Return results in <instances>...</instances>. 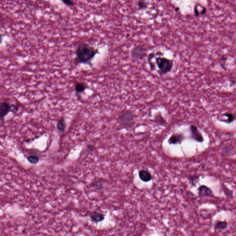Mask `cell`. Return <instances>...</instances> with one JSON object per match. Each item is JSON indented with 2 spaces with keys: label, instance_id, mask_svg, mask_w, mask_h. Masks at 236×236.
I'll list each match as a JSON object with an SVG mask.
<instances>
[{
  "label": "cell",
  "instance_id": "20",
  "mask_svg": "<svg viewBox=\"0 0 236 236\" xmlns=\"http://www.w3.org/2000/svg\"><path fill=\"white\" fill-rule=\"evenodd\" d=\"M198 179L199 178L198 177L192 176L190 178V181L192 182V184H195V180L196 181H198Z\"/></svg>",
  "mask_w": 236,
  "mask_h": 236
},
{
  "label": "cell",
  "instance_id": "24",
  "mask_svg": "<svg viewBox=\"0 0 236 236\" xmlns=\"http://www.w3.org/2000/svg\"><path fill=\"white\" fill-rule=\"evenodd\" d=\"M3 42V36L2 34H0V45Z\"/></svg>",
  "mask_w": 236,
  "mask_h": 236
},
{
  "label": "cell",
  "instance_id": "16",
  "mask_svg": "<svg viewBox=\"0 0 236 236\" xmlns=\"http://www.w3.org/2000/svg\"><path fill=\"white\" fill-rule=\"evenodd\" d=\"M227 223L225 221H218L215 224V230H224L227 227Z\"/></svg>",
  "mask_w": 236,
  "mask_h": 236
},
{
  "label": "cell",
  "instance_id": "11",
  "mask_svg": "<svg viewBox=\"0 0 236 236\" xmlns=\"http://www.w3.org/2000/svg\"><path fill=\"white\" fill-rule=\"evenodd\" d=\"M139 176L140 179L144 182H149L152 179V176L150 172L144 170L139 171Z\"/></svg>",
  "mask_w": 236,
  "mask_h": 236
},
{
  "label": "cell",
  "instance_id": "6",
  "mask_svg": "<svg viewBox=\"0 0 236 236\" xmlns=\"http://www.w3.org/2000/svg\"><path fill=\"white\" fill-rule=\"evenodd\" d=\"M190 130L191 137L193 139L199 143H202L204 141L202 134L195 125H191L190 127Z\"/></svg>",
  "mask_w": 236,
  "mask_h": 236
},
{
  "label": "cell",
  "instance_id": "8",
  "mask_svg": "<svg viewBox=\"0 0 236 236\" xmlns=\"http://www.w3.org/2000/svg\"><path fill=\"white\" fill-rule=\"evenodd\" d=\"M184 137L182 134H173L169 139V143L170 144H180L184 140Z\"/></svg>",
  "mask_w": 236,
  "mask_h": 236
},
{
  "label": "cell",
  "instance_id": "21",
  "mask_svg": "<svg viewBox=\"0 0 236 236\" xmlns=\"http://www.w3.org/2000/svg\"><path fill=\"white\" fill-rule=\"evenodd\" d=\"M87 148H88V150H89L91 151L93 150L94 147L93 146H92V145H88Z\"/></svg>",
  "mask_w": 236,
  "mask_h": 236
},
{
  "label": "cell",
  "instance_id": "7",
  "mask_svg": "<svg viewBox=\"0 0 236 236\" xmlns=\"http://www.w3.org/2000/svg\"><path fill=\"white\" fill-rule=\"evenodd\" d=\"M200 197H213L214 196L212 190L205 185H201L198 189Z\"/></svg>",
  "mask_w": 236,
  "mask_h": 236
},
{
  "label": "cell",
  "instance_id": "18",
  "mask_svg": "<svg viewBox=\"0 0 236 236\" xmlns=\"http://www.w3.org/2000/svg\"><path fill=\"white\" fill-rule=\"evenodd\" d=\"M138 7L139 9H145L147 7V3L143 1H139L138 3Z\"/></svg>",
  "mask_w": 236,
  "mask_h": 236
},
{
  "label": "cell",
  "instance_id": "15",
  "mask_svg": "<svg viewBox=\"0 0 236 236\" xmlns=\"http://www.w3.org/2000/svg\"><path fill=\"white\" fill-rule=\"evenodd\" d=\"M57 129L61 132H64L65 130L66 124L65 120L63 118H60L57 123Z\"/></svg>",
  "mask_w": 236,
  "mask_h": 236
},
{
  "label": "cell",
  "instance_id": "1",
  "mask_svg": "<svg viewBox=\"0 0 236 236\" xmlns=\"http://www.w3.org/2000/svg\"><path fill=\"white\" fill-rule=\"evenodd\" d=\"M98 50L86 43L79 44L75 52V62L77 64H90Z\"/></svg>",
  "mask_w": 236,
  "mask_h": 236
},
{
  "label": "cell",
  "instance_id": "26",
  "mask_svg": "<svg viewBox=\"0 0 236 236\" xmlns=\"http://www.w3.org/2000/svg\"><path fill=\"white\" fill-rule=\"evenodd\" d=\"M179 8L178 7H177L175 9L176 11H178L179 10Z\"/></svg>",
  "mask_w": 236,
  "mask_h": 236
},
{
  "label": "cell",
  "instance_id": "22",
  "mask_svg": "<svg viewBox=\"0 0 236 236\" xmlns=\"http://www.w3.org/2000/svg\"><path fill=\"white\" fill-rule=\"evenodd\" d=\"M194 11L195 15H196L197 16H198L199 15V13L197 9V7H195V8Z\"/></svg>",
  "mask_w": 236,
  "mask_h": 236
},
{
  "label": "cell",
  "instance_id": "13",
  "mask_svg": "<svg viewBox=\"0 0 236 236\" xmlns=\"http://www.w3.org/2000/svg\"><path fill=\"white\" fill-rule=\"evenodd\" d=\"M220 116L223 117H226V119L222 121L224 123H227L228 124H231L235 120V116L233 113L229 112H226L221 114Z\"/></svg>",
  "mask_w": 236,
  "mask_h": 236
},
{
  "label": "cell",
  "instance_id": "9",
  "mask_svg": "<svg viewBox=\"0 0 236 236\" xmlns=\"http://www.w3.org/2000/svg\"><path fill=\"white\" fill-rule=\"evenodd\" d=\"M154 121L157 125L160 126H161V127H166L167 124H168L167 120L163 117L162 114H161V112H158L155 114L154 117Z\"/></svg>",
  "mask_w": 236,
  "mask_h": 236
},
{
  "label": "cell",
  "instance_id": "2",
  "mask_svg": "<svg viewBox=\"0 0 236 236\" xmlns=\"http://www.w3.org/2000/svg\"><path fill=\"white\" fill-rule=\"evenodd\" d=\"M158 56L155 57V61L157 66L158 70L157 72L160 76H163L171 72L174 67V62L173 60L168 58L162 57L160 55H163L162 53L160 52L156 53Z\"/></svg>",
  "mask_w": 236,
  "mask_h": 236
},
{
  "label": "cell",
  "instance_id": "25",
  "mask_svg": "<svg viewBox=\"0 0 236 236\" xmlns=\"http://www.w3.org/2000/svg\"><path fill=\"white\" fill-rule=\"evenodd\" d=\"M94 184H97V182H95V183H94ZM102 184H98V186H100V187H101L102 188Z\"/></svg>",
  "mask_w": 236,
  "mask_h": 236
},
{
  "label": "cell",
  "instance_id": "10",
  "mask_svg": "<svg viewBox=\"0 0 236 236\" xmlns=\"http://www.w3.org/2000/svg\"><path fill=\"white\" fill-rule=\"evenodd\" d=\"M86 88V86L83 82H79L75 84V90L76 95L78 98H80L81 94L84 92Z\"/></svg>",
  "mask_w": 236,
  "mask_h": 236
},
{
  "label": "cell",
  "instance_id": "4",
  "mask_svg": "<svg viewBox=\"0 0 236 236\" xmlns=\"http://www.w3.org/2000/svg\"><path fill=\"white\" fill-rule=\"evenodd\" d=\"M135 120L134 114L127 110L122 111L118 116L119 124L124 127H130L134 125Z\"/></svg>",
  "mask_w": 236,
  "mask_h": 236
},
{
  "label": "cell",
  "instance_id": "12",
  "mask_svg": "<svg viewBox=\"0 0 236 236\" xmlns=\"http://www.w3.org/2000/svg\"><path fill=\"white\" fill-rule=\"evenodd\" d=\"M90 218L91 220L95 222H99L103 221L104 220V216L103 214L98 212H93L90 214Z\"/></svg>",
  "mask_w": 236,
  "mask_h": 236
},
{
  "label": "cell",
  "instance_id": "3",
  "mask_svg": "<svg viewBox=\"0 0 236 236\" xmlns=\"http://www.w3.org/2000/svg\"><path fill=\"white\" fill-rule=\"evenodd\" d=\"M19 109V106L13 104L7 100L0 101V120L4 121L5 118L10 113L17 111Z\"/></svg>",
  "mask_w": 236,
  "mask_h": 236
},
{
  "label": "cell",
  "instance_id": "17",
  "mask_svg": "<svg viewBox=\"0 0 236 236\" xmlns=\"http://www.w3.org/2000/svg\"><path fill=\"white\" fill-rule=\"evenodd\" d=\"M28 160L31 163H34V164H36V163H38L39 161V158L38 157L36 156H30L28 158Z\"/></svg>",
  "mask_w": 236,
  "mask_h": 236
},
{
  "label": "cell",
  "instance_id": "23",
  "mask_svg": "<svg viewBox=\"0 0 236 236\" xmlns=\"http://www.w3.org/2000/svg\"><path fill=\"white\" fill-rule=\"evenodd\" d=\"M206 13V9L205 8V7H204L203 8V10L201 11V15H203V14H205Z\"/></svg>",
  "mask_w": 236,
  "mask_h": 236
},
{
  "label": "cell",
  "instance_id": "14",
  "mask_svg": "<svg viewBox=\"0 0 236 236\" xmlns=\"http://www.w3.org/2000/svg\"><path fill=\"white\" fill-rule=\"evenodd\" d=\"M155 53H149L148 56V64L150 67L151 71L154 72L156 70L155 69V64L153 62L154 58L155 57Z\"/></svg>",
  "mask_w": 236,
  "mask_h": 236
},
{
  "label": "cell",
  "instance_id": "19",
  "mask_svg": "<svg viewBox=\"0 0 236 236\" xmlns=\"http://www.w3.org/2000/svg\"><path fill=\"white\" fill-rule=\"evenodd\" d=\"M65 4L68 6L72 7L74 6V4L73 1L72 0H61Z\"/></svg>",
  "mask_w": 236,
  "mask_h": 236
},
{
  "label": "cell",
  "instance_id": "5",
  "mask_svg": "<svg viewBox=\"0 0 236 236\" xmlns=\"http://www.w3.org/2000/svg\"><path fill=\"white\" fill-rule=\"evenodd\" d=\"M147 55V49L144 46L140 45L134 47L131 51V57L136 60H143Z\"/></svg>",
  "mask_w": 236,
  "mask_h": 236
}]
</instances>
